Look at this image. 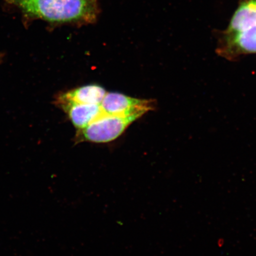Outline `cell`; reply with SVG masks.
<instances>
[{
    "mask_svg": "<svg viewBox=\"0 0 256 256\" xmlns=\"http://www.w3.org/2000/svg\"><path fill=\"white\" fill-rule=\"evenodd\" d=\"M139 118L135 116L119 117L102 114L88 126L76 130V144L84 142L108 143L120 137Z\"/></svg>",
    "mask_w": 256,
    "mask_h": 256,
    "instance_id": "obj_2",
    "label": "cell"
},
{
    "mask_svg": "<svg viewBox=\"0 0 256 256\" xmlns=\"http://www.w3.org/2000/svg\"><path fill=\"white\" fill-rule=\"evenodd\" d=\"M220 49L223 55L228 57L256 54V25L247 30L227 34L225 44Z\"/></svg>",
    "mask_w": 256,
    "mask_h": 256,
    "instance_id": "obj_5",
    "label": "cell"
},
{
    "mask_svg": "<svg viewBox=\"0 0 256 256\" xmlns=\"http://www.w3.org/2000/svg\"><path fill=\"white\" fill-rule=\"evenodd\" d=\"M100 107L102 112L106 114L140 118L152 110L154 104L151 100L131 98L119 92H106Z\"/></svg>",
    "mask_w": 256,
    "mask_h": 256,
    "instance_id": "obj_3",
    "label": "cell"
},
{
    "mask_svg": "<svg viewBox=\"0 0 256 256\" xmlns=\"http://www.w3.org/2000/svg\"><path fill=\"white\" fill-rule=\"evenodd\" d=\"M57 106L65 112L78 130L88 126L102 114L100 105L65 104Z\"/></svg>",
    "mask_w": 256,
    "mask_h": 256,
    "instance_id": "obj_6",
    "label": "cell"
},
{
    "mask_svg": "<svg viewBox=\"0 0 256 256\" xmlns=\"http://www.w3.org/2000/svg\"><path fill=\"white\" fill-rule=\"evenodd\" d=\"M256 25V0L243 2L234 15L227 34L247 30Z\"/></svg>",
    "mask_w": 256,
    "mask_h": 256,
    "instance_id": "obj_7",
    "label": "cell"
},
{
    "mask_svg": "<svg viewBox=\"0 0 256 256\" xmlns=\"http://www.w3.org/2000/svg\"><path fill=\"white\" fill-rule=\"evenodd\" d=\"M3 62V56H0V64Z\"/></svg>",
    "mask_w": 256,
    "mask_h": 256,
    "instance_id": "obj_8",
    "label": "cell"
},
{
    "mask_svg": "<svg viewBox=\"0 0 256 256\" xmlns=\"http://www.w3.org/2000/svg\"><path fill=\"white\" fill-rule=\"evenodd\" d=\"M106 92L100 86H82L58 95L54 104L100 105Z\"/></svg>",
    "mask_w": 256,
    "mask_h": 256,
    "instance_id": "obj_4",
    "label": "cell"
},
{
    "mask_svg": "<svg viewBox=\"0 0 256 256\" xmlns=\"http://www.w3.org/2000/svg\"><path fill=\"white\" fill-rule=\"evenodd\" d=\"M17 7L25 18L54 25L94 24L100 8L98 0H5Z\"/></svg>",
    "mask_w": 256,
    "mask_h": 256,
    "instance_id": "obj_1",
    "label": "cell"
}]
</instances>
